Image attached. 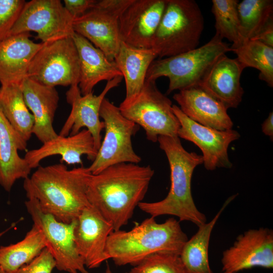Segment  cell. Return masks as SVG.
<instances>
[{
    "mask_svg": "<svg viewBox=\"0 0 273 273\" xmlns=\"http://www.w3.org/2000/svg\"><path fill=\"white\" fill-rule=\"evenodd\" d=\"M64 7L74 19L78 18L92 9L96 4V0H64Z\"/></svg>",
    "mask_w": 273,
    "mask_h": 273,
    "instance_id": "35",
    "label": "cell"
},
{
    "mask_svg": "<svg viewBox=\"0 0 273 273\" xmlns=\"http://www.w3.org/2000/svg\"><path fill=\"white\" fill-rule=\"evenodd\" d=\"M56 265L54 257L46 248L32 261L14 273H52Z\"/></svg>",
    "mask_w": 273,
    "mask_h": 273,
    "instance_id": "34",
    "label": "cell"
},
{
    "mask_svg": "<svg viewBox=\"0 0 273 273\" xmlns=\"http://www.w3.org/2000/svg\"><path fill=\"white\" fill-rule=\"evenodd\" d=\"M244 69L237 58L223 55L211 67L198 86L227 109L237 108L244 94L240 78Z\"/></svg>",
    "mask_w": 273,
    "mask_h": 273,
    "instance_id": "19",
    "label": "cell"
},
{
    "mask_svg": "<svg viewBox=\"0 0 273 273\" xmlns=\"http://www.w3.org/2000/svg\"><path fill=\"white\" fill-rule=\"evenodd\" d=\"M172 110L180 123L177 136L193 143L200 149L206 169L232 167L228 150L230 144L240 137L237 131L220 130L202 125L190 119L175 105H172Z\"/></svg>",
    "mask_w": 273,
    "mask_h": 273,
    "instance_id": "13",
    "label": "cell"
},
{
    "mask_svg": "<svg viewBox=\"0 0 273 273\" xmlns=\"http://www.w3.org/2000/svg\"><path fill=\"white\" fill-rule=\"evenodd\" d=\"M27 145L0 110V185L6 191L17 180L29 177L31 169L18 154L26 150Z\"/></svg>",
    "mask_w": 273,
    "mask_h": 273,
    "instance_id": "24",
    "label": "cell"
},
{
    "mask_svg": "<svg viewBox=\"0 0 273 273\" xmlns=\"http://www.w3.org/2000/svg\"><path fill=\"white\" fill-rule=\"evenodd\" d=\"M203 29V16L195 1L167 0L151 49L157 58L190 51L198 47Z\"/></svg>",
    "mask_w": 273,
    "mask_h": 273,
    "instance_id": "5",
    "label": "cell"
},
{
    "mask_svg": "<svg viewBox=\"0 0 273 273\" xmlns=\"http://www.w3.org/2000/svg\"><path fill=\"white\" fill-rule=\"evenodd\" d=\"M97 152L92 135L84 128L72 135L63 136L58 134L56 138L43 143L39 148L27 151L24 158L31 169L38 167L43 159L56 155L61 156L62 162L82 166L81 156L86 155L93 162Z\"/></svg>",
    "mask_w": 273,
    "mask_h": 273,
    "instance_id": "20",
    "label": "cell"
},
{
    "mask_svg": "<svg viewBox=\"0 0 273 273\" xmlns=\"http://www.w3.org/2000/svg\"><path fill=\"white\" fill-rule=\"evenodd\" d=\"M154 174L149 165H111L92 174L87 190L88 201L112 224L114 231L121 230L144 199Z\"/></svg>",
    "mask_w": 273,
    "mask_h": 273,
    "instance_id": "1",
    "label": "cell"
},
{
    "mask_svg": "<svg viewBox=\"0 0 273 273\" xmlns=\"http://www.w3.org/2000/svg\"><path fill=\"white\" fill-rule=\"evenodd\" d=\"M129 273H186L178 255L157 253L153 254L131 268Z\"/></svg>",
    "mask_w": 273,
    "mask_h": 273,
    "instance_id": "32",
    "label": "cell"
},
{
    "mask_svg": "<svg viewBox=\"0 0 273 273\" xmlns=\"http://www.w3.org/2000/svg\"><path fill=\"white\" fill-rule=\"evenodd\" d=\"M262 131L270 138L273 137V113L270 112L268 117L262 124Z\"/></svg>",
    "mask_w": 273,
    "mask_h": 273,
    "instance_id": "37",
    "label": "cell"
},
{
    "mask_svg": "<svg viewBox=\"0 0 273 273\" xmlns=\"http://www.w3.org/2000/svg\"><path fill=\"white\" fill-rule=\"evenodd\" d=\"M46 248L44 236L35 225L20 241L0 246V267L6 273H14L38 256Z\"/></svg>",
    "mask_w": 273,
    "mask_h": 273,
    "instance_id": "28",
    "label": "cell"
},
{
    "mask_svg": "<svg viewBox=\"0 0 273 273\" xmlns=\"http://www.w3.org/2000/svg\"><path fill=\"white\" fill-rule=\"evenodd\" d=\"M223 273H237L254 267H273V232L267 228L250 229L238 236L222 252Z\"/></svg>",
    "mask_w": 273,
    "mask_h": 273,
    "instance_id": "15",
    "label": "cell"
},
{
    "mask_svg": "<svg viewBox=\"0 0 273 273\" xmlns=\"http://www.w3.org/2000/svg\"><path fill=\"white\" fill-rule=\"evenodd\" d=\"M133 0L97 1L95 6L73 21L74 32L82 36L114 61L121 40L119 20Z\"/></svg>",
    "mask_w": 273,
    "mask_h": 273,
    "instance_id": "10",
    "label": "cell"
},
{
    "mask_svg": "<svg viewBox=\"0 0 273 273\" xmlns=\"http://www.w3.org/2000/svg\"><path fill=\"white\" fill-rule=\"evenodd\" d=\"M105 273H112L109 267V265L108 264H107V268H106ZM125 273H127V272H125Z\"/></svg>",
    "mask_w": 273,
    "mask_h": 273,
    "instance_id": "38",
    "label": "cell"
},
{
    "mask_svg": "<svg viewBox=\"0 0 273 273\" xmlns=\"http://www.w3.org/2000/svg\"><path fill=\"white\" fill-rule=\"evenodd\" d=\"M26 2L0 0V41L9 35Z\"/></svg>",
    "mask_w": 273,
    "mask_h": 273,
    "instance_id": "33",
    "label": "cell"
},
{
    "mask_svg": "<svg viewBox=\"0 0 273 273\" xmlns=\"http://www.w3.org/2000/svg\"><path fill=\"white\" fill-rule=\"evenodd\" d=\"M122 79V76H119L107 81L99 95H95L93 92L82 95L78 85L70 86L66 97L68 103L71 106V110L59 135H74L85 127L92 135L95 148L98 151L102 142L101 132L104 128V122L100 118L102 102L107 94L118 86Z\"/></svg>",
    "mask_w": 273,
    "mask_h": 273,
    "instance_id": "14",
    "label": "cell"
},
{
    "mask_svg": "<svg viewBox=\"0 0 273 273\" xmlns=\"http://www.w3.org/2000/svg\"><path fill=\"white\" fill-rule=\"evenodd\" d=\"M157 142L169 163L170 190L163 200L142 201L139 208L154 217L170 215L178 217L179 221H190L198 227L204 224L206 217L197 208L191 192L192 175L195 168L203 163L202 155L186 151L177 136H160Z\"/></svg>",
    "mask_w": 273,
    "mask_h": 273,
    "instance_id": "3",
    "label": "cell"
},
{
    "mask_svg": "<svg viewBox=\"0 0 273 273\" xmlns=\"http://www.w3.org/2000/svg\"><path fill=\"white\" fill-rule=\"evenodd\" d=\"M237 0H213L212 12L215 18V35L232 42L231 49L241 44Z\"/></svg>",
    "mask_w": 273,
    "mask_h": 273,
    "instance_id": "31",
    "label": "cell"
},
{
    "mask_svg": "<svg viewBox=\"0 0 273 273\" xmlns=\"http://www.w3.org/2000/svg\"><path fill=\"white\" fill-rule=\"evenodd\" d=\"M21 87L26 104L34 118L32 134L42 144L56 138L58 134L53 123L59 96L56 88L28 77L21 83Z\"/></svg>",
    "mask_w": 273,
    "mask_h": 273,
    "instance_id": "21",
    "label": "cell"
},
{
    "mask_svg": "<svg viewBox=\"0 0 273 273\" xmlns=\"http://www.w3.org/2000/svg\"><path fill=\"white\" fill-rule=\"evenodd\" d=\"M167 0H133L119 20L121 41L139 49H152Z\"/></svg>",
    "mask_w": 273,
    "mask_h": 273,
    "instance_id": "16",
    "label": "cell"
},
{
    "mask_svg": "<svg viewBox=\"0 0 273 273\" xmlns=\"http://www.w3.org/2000/svg\"><path fill=\"white\" fill-rule=\"evenodd\" d=\"M27 198L25 203L26 209L33 224L41 231L46 248L55 260L56 267L68 273H89L74 242L76 220L69 223L60 221L52 215L43 212L35 198Z\"/></svg>",
    "mask_w": 273,
    "mask_h": 273,
    "instance_id": "11",
    "label": "cell"
},
{
    "mask_svg": "<svg viewBox=\"0 0 273 273\" xmlns=\"http://www.w3.org/2000/svg\"><path fill=\"white\" fill-rule=\"evenodd\" d=\"M231 51L229 44L215 34L200 47L175 56L157 58L150 66L146 80L156 81L161 77H167V94L198 85L213 64Z\"/></svg>",
    "mask_w": 273,
    "mask_h": 273,
    "instance_id": "6",
    "label": "cell"
},
{
    "mask_svg": "<svg viewBox=\"0 0 273 273\" xmlns=\"http://www.w3.org/2000/svg\"><path fill=\"white\" fill-rule=\"evenodd\" d=\"M237 59L245 68L259 71V78L268 86H273V48L258 41L249 39L240 46L231 49Z\"/></svg>",
    "mask_w": 273,
    "mask_h": 273,
    "instance_id": "30",
    "label": "cell"
},
{
    "mask_svg": "<svg viewBox=\"0 0 273 273\" xmlns=\"http://www.w3.org/2000/svg\"><path fill=\"white\" fill-rule=\"evenodd\" d=\"M113 231L112 224L90 205L81 212L76 220L74 237L77 250L86 267H98L109 259L105 248L108 238Z\"/></svg>",
    "mask_w": 273,
    "mask_h": 273,
    "instance_id": "17",
    "label": "cell"
},
{
    "mask_svg": "<svg viewBox=\"0 0 273 273\" xmlns=\"http://www.w3.org/2000/svg\"><path fill=\"white\" fill-rule=\"evenodd\" d=\"M76 46L79 64L78 87L82 95L93 92L100 82L110 81L122 76L114 61L82 36L74 32L72 35Z\"/></svg>",
    "mask_w": 273,
    "mask_h": 273,
    "instance_id": "23",
    "label": "cell"
},
{
    "mask_svg": "<svg viewBox=\"0 0 273 273\" xmlns=\"http://www.w3.org/2000/svg\"><path fill=\"white\" fill-rule=\"evenodd\" d=\"M251 40L258 41L273 48V19H271L263 29Z\"/></svg>",
    "mask_w": 273,
    "mask_h": 273,
    "instance_id": "36",
    "label": "cell"
},
{
    "mask_svg": "<svg viewBox=\"0 0 273 273\" xmlns=\"http://www.w3.org/2000/svg\"><path fill=\"white\" fill-rule=\"evenodd\" d=\"M238 12L242 44L256 36L272 19L273 1L243 0L238 4Z\"/></svg>",
    "mask_w": 273,
    "mask_h": 273,
    "instance_id": "29",
    "label": "cell"
},
{
    "mask_svg": "<svg viewBox=\"0 0 273 273\" xmlns=\"http://www.w3.org/2000/svg\"><path fill=\"white\" fill-rule=\"evenodd\" d=\"M27 77L51 87L78 85L79 58L72 36L44 43L30 63Z\"/></svg>",
    "mask_w": 273,
    "mask_h": 273,
    "instance_id": "9",
    "label": "cell"
},
{
    "mask_svg": "<svg viewBox=\"0 0 273 273\" xmlns=\"http://www.w3.org/2000/svg\"><path fill=\"white\" fill-rule=\"evenodd\" d=\"M92 173L83 165L68 169L63 163L39 166L24 179L27 198H35L41 210L60 221H75L90 205L87 190Z\"/></svg>",
    "mask_w": 273,
    "mask_h": 273,
    "instance_id": "2",
    "label": "cell"
},
{
    "mask_svg": "<svg viewBox=\"0 0 273 273\" xmlns=\"http://www.w3.org/2000/svg\"><path fill=\"white\" fill-rule=\"evenodd\" d=\"M171 101L157 88L156 81L146 80L140 92L118 107L122 115L145 130L147 139L157 142L160 136H176L179 122Z\"/></svg>",
    "mask_w": 273,
    "mask_h": 273,
    "instance_id": "7",
    "label": "cell"
},
{
    "mask_svg": "<svg viewBox=\"0 0 273 273\" xmlns=\"http://www.w3.org/2000/svg\"><path fill=\"white\" fill-rule=\"evenodd\" d=\"M235 198V195L229 198L212 220L199 226L183 246L179 257L186 273H213L208 259L211 234L220 214Z\"/></svg>",
    "mask_w": 273,
    "mask_h": 273,
    "instance_id": "26",
    "label": "cell"
},
{
    "mask_svg": "<svg viewBox=\"0 0 273 273\" xmlns=\"http://www.w3.org/2000/svg\"><path fill=\"white\" fill-rule=\"evenodd\" d=\"M100 117L104 124L105 136L97 156L88 167L93 174L116 164H138L142 159L133 149L132 137L139 126L124 117L118 107L108 99L102 102Z\"/></svg>",
    "mask_w": 273,
    "mask_h": 273,
    "instance_id": "8",
    "label": "cell"
},
{
    "mask_svg": "<svg viewBox=\"0 0 273 273\" xmlns=\"http://www.w3.org/2000/svg\"><path fill=\"white\" fill-rule=\"evenodd\" d=\"M158 58L151 49H139L121 41L114 61L124 78L126 95L124 100H129L143 88L149 68Z\"/></svg>",
    "mask_w": 273,
    "mask_h": 273,
    "instance_id": "25",
    "label": "cell"
},
{
    "mask_svg": "<svg viewBox=\"0 0 273 273\" xmlns=\"http://www.w3.org/2000/svg\"><path fill=\"white\" fill-rule=\"evenodd\" d=\"M188 240L179 221L170 218L159 223L151 216L136 223L129 231H113L109 235L105 252L109 259L119 266L135 265L146 257L157 253L179 256Z\"/></svg>",
    "mask_w": 273,
    "mask_h": 273,
    "instance_id": "4",
    "label": "cell"
},
{
    "mask_svg": "<svg viewBox=\"0 0 273 273\" xmlns=\"http://www.w3.org/2000/svg\"><path fill=\"white\" fill-rule=\"evenodd\" d=\"M173 98L181 111L195 122L220 130L232 129L234 124L226 108L199 86L178 90Z\"/></svg>",
    "mask_w": 273,
    "mask_h": 273,
    "instance_id": "18",
    "label": "cell"
},
{
    "mask_svg": "<svg viewBox=\"0 0 273 273\" xmlns=\"http://www.w3.org/2000/svg\"><path fill=\"white\" fill-rule=\"evenodd\" d=\"M29 32L9 35L0 41V83H20L27 77L30 63L43 43L30 39Z\"/></svg>",
    "mask_w": 273,
    "mask_h": 273,
    "instance_id": "22",
    "label": "cell"
},
{
    "mask_svg": "<svg viewBox=\"0 0 273 273\" xmlns=\"http://www.w3.org/2000/svg\"><path fill=\"white\" fill-rule=\"evenodd\" d=\"M0 110L23 139L29 141L32 134L34 118L25 102L21 84L1 85Z\"/></svg>",
    "mask_w": 273,
    "mask_h": 273,
    "instance_id": "27",
    "label": "cell"
},
{
    "mask_svg": "<svg viewBox=\"0 0 273 273\" xmlns=\"http://www.w3.org/2000/svg\"><path fill=\"white\" fill-rule=\"evenodd\" d=\"M0 273H6L4 270L0 267Z\"/></svg>",
    "mask_w": 273,
    "mask_h": 273,
    "instance_id": "40",
    "label": "cell"
},
{
    "mask_svg": "<svg viewBox=\"0 0 273 273\" xmlns=\"http://www.w3.org/2000/svg\"><path fill=\"white\" fill-rule=\"evenodd\" d=\"M74 18L60 0L26 2L9 35L34 32L43 43L71 36Z\"/></svg>",
    "mask_w": 273,
    "mask_h": 273,
    "instance_id": "12",
    "label": "cell"
},
{
    "mask_svg": "<svg viewBox=\"0 0 273 273\" xmlns=\"http://www.w3.org/2000/svg\"><path fill=\"white\" fill-rule=\"evenodd\" d=\"M11 228H9L8 229H7V230H6L3 231V232H1V233H0V238H1L3 235H4V234L7 232V231H8V230L11 229Z\"/></svg>",
    "mask_w": 273,
    "mask_h": 273,
    "instance_id": "39",
    "label": "cell"
}]
</instances>
